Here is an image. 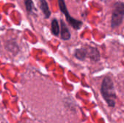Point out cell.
<instances>
[{"label": "cell", "instance_id": "6da1fadb", "mask_svg": "<svg viewBox=\"0 0 124 123\" xmlns=\"http://www.w3.org/2000/svg\"><path fill=\"white\" fill-rule=\"evenodd\" d=\"M101 93L108 105L110 107H114L116 104V95L113 82L110 78L106 77L103 80L101 88Z\"/></svg>", "mask_w": 124, "mask_h": 123}, {"label": "cell", "instance_id": "7a4b0ae2", "mask_svg": "<svg viewBox=\"0 0 124 123\" xmlns=\"http://www.w3.org/2000/svg\"><path fill=\"white\" fill-rule=\"evenodd\" d=\"M114 7H115L111 19L112 28H116L119 26L123 22L124 16V5L123 2H118Z\"/></svg>", "mask_w": 124, "mask_h": 123}, {"label": "cell", "instance_id": "3957f363", "mask_svg": "<svg viewBox=\"0 0 124 123\" xmlns=\"http://www.w3.org/2000/svg\"><path fill=\"white\" fill-rule=\"evenodd\" d=\"M58 4H59V7H60V9L63 12V14H65L66 20L68 21V22L76 30H78L81 28L82 26V22L78 20H76L74 18H73L72 17L70 16L69 12L68 11V9L66 7V4L64 1V0H58Z\"/></svg>", "mask_w": 124, "mask_h": 123}, {"label": "cell", "instance_id": "277c9868", "mask_svg": "<svg viewBox=\"0 0 124 123\" xmlns=\"http://www.w3.org/2000/svg\"><path fill=\"white\" fill-rule=\"evenodd\" d=\"M86 57H89L94 61L100 60V55L97 49L93 48V47H89L87 49H86Z\"/></svg>", "mask_w": 124, "mask_h": 123}, {"label": "cell", "instance_id": "5b68a950", "mask_svg": "<svg viewBox=\"0 0 124 123\" xmlns=\"http://www.w3.org/2000/svg\"><path fill=\"white\" fill-rule=\"evenodd\" d=\"M60 33H61V38L63 40H68L70 38V33L67 28L65 23L62 20L61 21V30H60Z\"/></svg>", "mask_w": 124, "mask_h": 123}, {"label": "cell", "instance_id": "8992f818", "mask_svg": "<svg viewBox=\"0 0 124 123\" xmlns=\"http://www.w3.org/2000/svg\"><path fill=\"white\" fill-rule=\"evenodd\" d=\"M40 7L42 12H44V15L46 17H50V10L48 7V4L46 1V0H40Z\"/></svg>", "mask_w": 124, "mask_h": 123}, {"label": "cell", "instance_id": "52a82bcc", "mask_svg": "<svg viewBox=\"0 0 124 123\" xmlns=\"http://www.w3.org/2000/svg\"><path fill=\"white\" fill-rule=\"evenodd\" d=\"M75 57L80 59V60H83L86 57V49H78L77 50H76L75 51Z\"/></svg>", "mask_w": 124, "mask_h": 123}, {"label": "cell", "instance_id": "ba28073f", "mask_svg": "<svg viewBox=\"0 0 124 123\" xmlns=\"http://www.w3.org/2000/svg\"><path fill=\"white\" fill-rule=\"evenodd\" d=\"M52 31L54 36H58L60 34V26L58 21L56 19H54L52 22Z\"/></svg>", "mask_w": 124, "mask_h": 123}, {"label": "cell", "instance_id": "9c48e42d", "mask_svg": "<svg viewBox=\"0 0 124 123\" xmlns=\"http://www.w3.org/2000/svg\"><path fill=\"white\" fill-rule=\"evenodd\" d=\"M25 7H26V9L28 10V12H31L33 11V7H34V5H33L32 0H25Z\"/></svg>", "mask_w": 124, "mask_h": 123}]
</instances>
